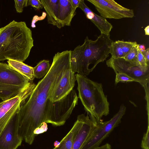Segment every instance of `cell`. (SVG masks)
<instances>
[{"instance_id": "6da1fadb", "label": "cell", "mask_w": 149, "mask_h": 149, "mask_svg": "<svg viewBox=\"0 0 149 149\" xmlns=\"http://www.w3.org/2000/svg\"><path fill=\"white\" fill-rule=\"evenodd\" d=\"M70 54L68 50L55 54L49 72L36 85L16 114L19 135L29 145L32 144L36 136L35 130L44 122L49 123L54 102L49 98L64 72L71 68Z\"/></svg>"}, {"instance_id": "7a4b0ae2", "label": "cell", "mask_w": 149, "mask_h": 149, "mask_svg": "<svg viewBox=\"0 0 149 149\" xmlns=\"http://www.w3.org/2000/svg\"><path fill=\"white\" fill-rule=\"evenodd\" d=\"M33 46L32 31L25 22L13 20L0 29V61L10 59L23 62Z\"/></svg>"}, {"instance_id": "3957f363", "label": "cell", "mask_w": 149, "mask_h": 149, "mask_svg": "<svg viewBox=\"0 0 149 149\" xmlns=\"http://www.w3.org/2000/svg\"><path fill=\"white\" fill-rule=\"evenodd\" d=\"M113 41L110 35L101 34L95 40L87 36L84 43L71 51V69L84 76L88 75L100 62L109 56Z\"/></svg>"}, {"instance_id": "277c9868", "label": "cell", "mask_w": 149, "mask_h": 149, "mask_svg": "<svg viewBox=\"0 0 149 149\" xmlns=\"http://www.w3.org/2000/svg\"><path fill=\"white\" fill-rule=\"evenodd\" d=\"M79 98L91 119L96 125L103 116L109 113V104L104 93L102 84L86 76L75 74Z\"/></svg>"}, {"instance_id": "5b68a950", "label": "cell", "mask_w": 149, "mask_h": 149, "mask_svg": "<svg viewBox=\"0 0 149 149\" xmlns=\"http://www.w3.org/2000/svg\"><path fill=\"white\" fill-rule=\"evenodd\" d=\"M32 82L8 64L0 62V99L2 101L17 95Z\"/></svg>"}, {"instance_id": "8992f818", "label": "cell", "mask_w": 149, "mask_h": 149, "mask_svg": "<svg viewBox=\"0 0 149 149\" xmlns=\"http://www.w3.org/2000/svg\"><path fill=\"white\" fill-rule=\"evenodd\" d=\"M106 64L116 73H124L139 83L144 88L146 101L149 102V66H143L138 62L127 61L123 58L111 57L107 61Z\"/></svg>"}, {"instance_id": "52a82bcc", "label": "cell", "mask_w": 149, "mask_h": 149, "mask_svg": "<svg viewBox=\"0 0 149 149\" xmlns=\"http://www.w3.org/2000/svg\"><path fill=\"white\" fill-rule=\"evenodd\" d=\"M126 107L120 106L118 112L110 120L100 122L92 132L90 136L80 149H93L99 147L102 141L121 122L125 114Z\"/></svg>"}, {"instance_id": "ba28073f", "label": "cell", "mask_w": 149, "mask_h": 149, "mask_svg": "<svg viewBox=\"0 0 149 149\" xmlns=\"http://www.w3.org/2000/svg\"><path fill=\"white\" fill-rule=\"evenodd\" d=\"M36 86L32 82L17 95L0 102V132L17 113L21 104L30 95Z\"/></svg>"}, {"instance_id": "9c48e42d", "label": "cell", "mask_w": 149, "mask_h": 149, "mask_svg": "<svg viewBox=\"0 0 149 149\" xmlns=\"http://www.w3.org/2000/svg\"><path fill=\"white\" fill-rule=\"evenodd\" d=\"M92 3L100 14L106 19L132 18L134 11L122 6L113 0H87Z\"/></svg>"}, {"instance_id": "30bf717a", "label": "cell", "mask_w": 149, "mask_h": 149, "mask_svg": "<svg viewBox=\"0 0 149 149\" xmlns=\"http://www.w3.org/2000/svg\"><path fill=\"white\" fill-rule=\"evenodd\" d=\"M16 114L0 132V149H17L21 145Z\"/></svg>"}, {"instance_id": "8fae6325", "label": "cell", "mask_w": 149, "mask_h": 149, "mask_svg": "<svg viewBox=\"0 0 149 149\" xmlns=\"http://www.w3.org/2000/svg\"><path fill=\"white\" fill-rule=\"evenodd\" d=\"M84 114L78 116L77 120L59 146L53 149H80L86 141L85 136L78 131L82 124Z\"/></svg>"}, {"instance_id": "7c38bea8", "label": "cell", "mask_w": 149, "mask_h": 149, "mask_svg": "<svg viewBox=\"0 0 149 149\" xmlns=\"http://www.w3.org/2000/svg\"><path fill=\"white\" fill-rule=\"evenodd\" d=\"M76 81L75 73L71 68L66 70L53 89L49 99L54 102L63 97L73 89Z\"/></svg>"}, {"instance_id": "4fadbf2b", "label": "cell", "mask_w": 149, "mask_h": 149, "mask_svg": "<svg viewBox=\"0 0 149 149\" xmlns=\"http://www.w3.org/2000/svg\"><path fill=\"white\" fill-rule=\"evenodd\" d=\"M78 7L84 12L86 18L98 29L101 34L110 35L113 26L106 19L93 12L85 4L84 0H80Z\"/></svg>"}, {"instance_id": "5bb4252c", "label": "cell", "mask_w": 149, "mask_h": 149, "mask_svg": "<svg viewBox=\"0 0 149 149\" xmlns=\"http://www.w3.org/2000/svg\"><path fill=\"white\" fill-rule=\"evenodd\" d=\"M76 9L72 6L71 0H59V24L58 28L70 26L76 14Z\"/></svg>"}, {"instance_id": "9a60e30c", "label": "cell", "mask_w": 149, "mask_h": 149, "mask_svg": "<svg viewBox=\"0 0 149 149\" xmlns=\"http://www.w3.org/2000/svg\"><path fill=\"white\" fill-rule=\"evenodd\" d=\"M46 12L48 24L56 26L59 24V0H40Z\"/></svg>"}, {"instance_id": "2e32d148", "label": "cell", "mask_w": 149, "mask_h": 149, "mask_svg": "<svg viewBox=\"0 0 149 149\" xmlns=\"http://www.w3.org/2000/svg\"><path fill=\"white\" fill-rule=\"evenodd\" d=\"M138 44L136 42L117 40L112 43L110 53L114 58H123L134 47Z\"/></svg>"}, {"instance_id": "e0dca14e", "label": "cell", "mask_w": 149, "mask_h": 149, "mask_svg": "<svg viewBox=\"0 0 149 149\" xmlns=\"http://www.w3.org/2000/svg\"><path fill=\"white\" fill-rule=\"evenodd\" d=\"M7 62L12 69L19 72L31 81L35 78L34 75L33 67L28 65L23 62L9 59Z\"/></svg>"}, {"instance_id": "ac0fdd59", "label": "cell", "mask_w": 149, "mask_h": 149, "mask_svg": "<svg viewBox=\"0 0 149 149\" xmlns=\"http://www.w3.org/2000/svg\"><path fill=\"white\" fill-rule=\"evenodd\" d=\"M51 66L49 61L43 60L33 67L35 78L40 79L44 77L49 72Z\"/></svg>"}, {"instance_id": "d6986e66", "label": "cell", "mask_w": 149, "mask_h": 149, "mask_svg": "<svg viewBox=\"0 0 149 149\" xmlns=\"http://www.w3.org/2000/svg\"><path fill=\"white\" fill-rule=\"evenodd\" d=\"M115 84H116L120 82H127L135 81V80L127 75L123 73H116Z\"/></svg>"}, {"instance_id": "ffe728a7", "label": "cell", "mask_w": 149, "mask_h": 149, "mask_svg": "<svg viewBox=\"0 0 149 149\" xmlns=\"http://www.w3.org/2000/svg\"><path fill=\"white\" fill-rule=\"evenodd\" d=\"M137 45L133 47L123 58L126 60L131 62L137 61Z\"/></svg>"}, {"instance_id": "44dd1931", "label": "cell", "mask_w": 149, "mask_h": 149, "mask_svg": "<svg viewBox=\"0 0 149 149\" xmlns=\"http://www.w3.org/2000/svg\"><path fill=\"white\" fill-rule=\"evenodd\" d=\"M27 0H15V6L17 13H22L24 8L26 7Z\"/></svg>"}, {"instance_id": "7402d4cb", "label": "cell", "mask_w": 149, "mask_h": 149, "mask_svg": "<svg viewBox=\"0 0 149 149\" xmlns=\"http://www.w3.org/2000/svg\"><path fill=\"white\" fill-rule=\"evenodd\" d=\"M149 126L148 124L146 132L144 134L141 143V147L143 149H149Z\"/></svg>"}, {"instance_id": "603a6c76", "label": "cell", "mask_w": 149, "mask_h": 149, "mask_svg": "<svg viewBox=\"0 0 149 149\" xmlns=\"http://www.w3.org/2000/svg\"><path fill=\"white\" fill-rule=\"evenodd\" d=\"M29 6H31L38 10L43 8L42 3L40 0H27L26 7Z\"/></svg>"}, {"instance_id": "cb8c5ba5", "label": "cell", "mask_w": 149, "mask_h": 149, "mask_svg": "<svg viewBox=\"0 0 149 149\" xmlns=\"http://www.w3.org/2000/svg\"><path fill=\"white\" fill-rule=\"evenodd\" d=\"M137 61L141 65L145 66H149V64L147 63L142 53L138 49H137Z\"/></svg>"}, {"instance_id": "d4e9b609", "label": "cell", "mask_w": 149, "mask_h": 149, "mask_svg": "<svg viewBox=\"0 0 149 149\" xmlns=\"http://www.w3.org/2000/svg\"><path fill=\"white\" fill-rule=\"evenodd\" d=\"M48 129L47 123L44 122L39 127H38L34 131V133L36 136V135L46 132Z\"/></svg>"}, {"instance_id": "484cf974", "label": "cell", "mask_w": 149, "mask_h": 149, "mask_svg": "<svg viewBox=\"0 0 149 149\" xmlns=\"http://www.w3.org/2000/svg\"><path fill=\"white\" fill-rule=\"evenodd\" d=\"M145 58L147 63L149 64V49H145L142 52H141Z\"/></svg>"}, {"instance_id": "4316f807", "label": "cell", "mask_w": 149, "mask_h": 149, "mask_svg": "<svg viewBox=\"0 0 149 149\" xmlns=\"http://www.w3.org/2000/svg\"><path fill=\"white\" fill-rule=\"evenodd\" d=\"M93 149H112L111 145L108 143L106 144L100 146H99Z\"/></svg>"}, {"instance_id": "83f0119b", "label": "cell", "mask_w": 149, "mask_h": 149, "mask_svg": "<svg viewBox=\"0 0 149 149\" xmlns=\"http://www.w3.org/2000/svg\"><path fill=\"white\" fill-rule=\"evenodd\" d=\"M80 1V0H71L73 7L76 9L78 7Z\"/></svg>"}, {"instance_id": "f1b7e54d", "label": "cell", "mask_w": 149, "mask_h": 149, "mask_svg": "<svg viewBox=\"0 0 149 149\" xmlns=\"http://www.w3.org/2000/svg\"><path fill=\"white\" fill-rule=\"evenodd\" d=\"M137 47L138 49L141 52H143L145 49V46L142 45L138 44Z\"/></svg>"}, {"instance_id": "f546056e", "label": "cell", "mask_w": 149, "mask_h": 149, "mask_svg": "<svg viewBox=\"0 0 149 149\" xmlns=\"http://www.w3.org/2000/svg\"><path fill=\"white\" fill-rule=\"evenodd\" d=\"M145 34L146 35H149V26H147L144 29Z\"/></svg>"}, {"instance_id": "4dcf8cb0", "label": "cell", "mask_w": 149, "mask_h": 149, "mask_svg": "<svg viewBox=\"0 0 149 149\" xmlns=\"http://www.w3.org/2000/svg\"><path fill=\"white\" fill-rule=\"evenodd\" d=\"M60 143V142L58 141H55L54 143V146L55 147L58 146Z\"/></svg>"}, {"instance_id": "1f68e13d", "label": "cell", "mask_w": 149, "mask_h": 149, "mask_svg": "<svg viewBox=\"0 0 149 149\" xmlns=\"http://www.w3.org/2000/svg\"><path fill=\"white\" fill-rule=\"evenodd\" d=\"M0 100H1V99H0ZM1 102V101H0V102Z\"/></svg>"}]
</instances>
